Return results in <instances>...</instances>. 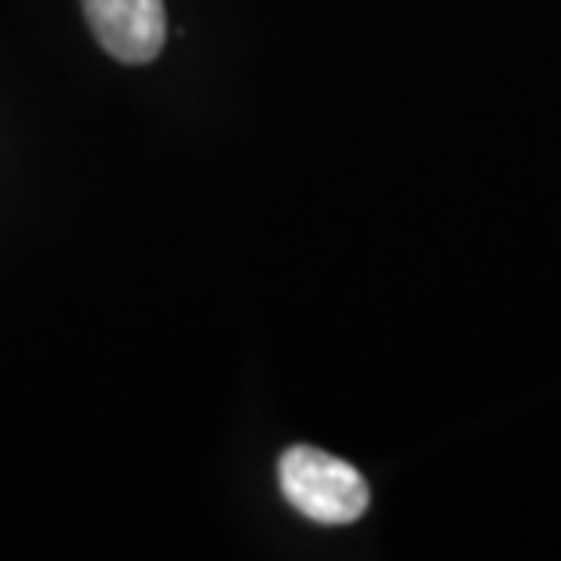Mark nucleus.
Listing matches in <instances>:
<instances>
[{
  "label": "nucleus",
  "instance_id": "nucleus-1",
  "mask_svg": "<svg viewBox=\"0 0 561 561\" xmlns=\"http://www.w3.org/2000/svg\"><path fill=\"white\" fill-rule=\"evenodd\" d=\"M277 478L291 507L318 525H351L373 500L362 470L313 445L288 448L277 463Z\"/></svg>",
  "mask_w": 561,
  "mask_h": 561
},
{
  "label": "nucleus",
  "instance_id": "nucleus-2",
  "mask_svg": "<svg viewBox=\"0 0 561 561\" xmlns=\"http://www.w3.org/2000/svg\"><path fill=\"white\" fill-rule=\"evenodd\" d=\"M81 8L95 41L117 62L142 66L161 55L168 41L164 0H81Z\"/></svg>",
  "mask_w": 561,
  "mask_h": 561
}]
</instances>
